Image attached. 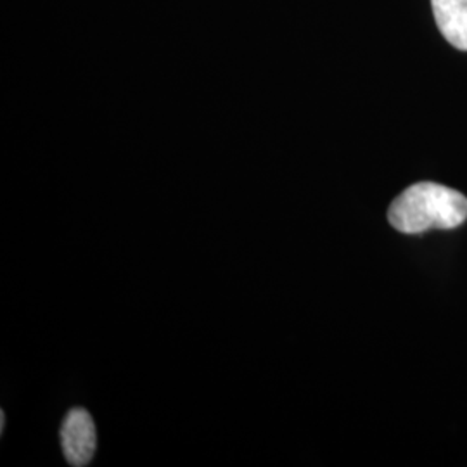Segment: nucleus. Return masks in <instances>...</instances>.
Masks as SVG:
<instances>
[{"mask_svg": "<svg viewBox=\"0 0 467 467\" xmlns=\"http://www.w3.org/2000/svg\"><path fill=\"white\" fill-rule=\"evenodd\" d=\"M466 218V196L433 182L410 185L388 210L391 227L403 234L453 229L464 223Z\"/></svg>", "mask_w": 467, "mask_h": 467, "instance_id": "f257e3e1", "label": "nucleus"}, {"mask_svg": "<svg viewBox=\"0 0 467 467\" xmlns=\"http://www.w3.org/2000/svg\"><path fill=\"white\" fill-rule=\"evenodd\" d=\"M61 445L67 464L84 467L90 464L98 447V434L94 419L84 409H73L67 412L61 426Z\"/></svg>", "mask_w": 467, "mask_h": 467, "instance_id": "f03ea898", "label": "nucleus"}, {"mask_svg": "<svg viewBox=\"0 0 467 467\" xmlns=\"http://www.w3.org/2000/svg\"><path fill=\"white\" fill-rule=\"evenodd\" d=\"M441 35L455 49L467 50V0H431Z\"/></svg>", "mask_w": 467, "mask_h": 467, "instance_id": "7ed1b4c3", "label": "nucleus"}, {"mask_svg": "<svg viewBox=\"0 0 467 467\" xmlns=\"http://www.w3.org/2000/svg\"><path fill=\"white\" fill-rule=\"evenodd\" d=\"M4 428H5V414L0 412V433H4Z\"/></svg>", "mask_w": 467, "mask_h": 467, "instance_id": "20e7f679", "label": "nucleus"}]
</instances>
